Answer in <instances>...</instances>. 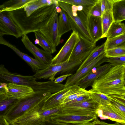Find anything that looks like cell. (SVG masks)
Listing matches in <instances>:
<instances>
[{
	"mask_svg": "<svg viewBox=\"0 0 125 125\" xmlns=\"http://www.w3.org/2000/svg\"><path fill=\"white\" fill-rule=\"evenodd\" d=\"M104 43L96 46L87 57L82 62L77 71H78L90 63L104 52Z\"/></svg>",
	"mask_w": 125,
	"mask_h": 125,
	"instance_id": "cell-27",
	"label": "cell"
},
{
	"mask_svg": "<svg viewBox=\"0 0 125 125\" xmlns=\"http://www.w3.org/2000/svg\"><path fill=\"white\" fill-rule=\"evenodd\" d=\"M83 61L79 60H75L69 61L68 60L59 64H50L45 69L39 70L35 73L33 75L36 80L42 79L54 81L55 76L58 73H62L70 72L79 65Z\"/></svg>",
	"mask_w": 125,
	"mask_h": 125,
	"instance_id": "cell-6",
	"label": "cell"
},
{
	"mask_svg": "<svg viewBox=\"0 0 125 125\" xmlns=\"http://www.w3.org/2000/svg\"><path fill=\"white\" fill-rule=\"evenodd\" d=\"M97 118V117L93 116L60 113L53 115L51 119L60 123L87 125Z\"/></svg>",
	"mask_w": 125,
	"mask_h": 125,
	"instance_id": "cell-18",
	"label": "cell"
},
{
	"mask_svg": "<svg viewBox=\"0 0 125 125\" xmlns=\"http://www.w3.org/2000/svg\"><path fill=\"white\" fill-rule=\"evenodd\" d=\"M125 31V24L121 22L114 21L109 28L105 36L107 40L114 38Z\"/></svg>",
	"mask_w": 125,
	"mask_h": 125,
	"instance_id": "cell-26",
	"label": "cell"
},
{
	"mask_svg": "<svg viewBox=\"0 0 125 125\" xmlns=\"http://www.w3.org/2000/svg\"><path fill=\"white\" fill-rule=\"evenodd\" d=\"M112 66L109 63L105 64L97 67L95 71H92L82 79L75 85L85 89L92 86L94 81L107 72Z\"/></svg>",
	"mask_w": 125,
	"mask_h": 125,
	"instance_id": "cell-19",
	"label": "cell"
},
{
	"mask_svg": "<svg viewBox=\"0 0 125 125\" xmlns=\"http://www.w3.org/2000/svg\"><path fill=\"white\" fill-rule=\"evenodd\" d=\"M72 75V74H68L65 75H62L57 77L54 80V82L56 83H60L62 82L65 80L66 78Z\"/></svg>",
	"mask_w": 125,
	"mask_h": 125,
	"instance_id": "cell-45",
	"label": "cell"
},
{
	"mask_svg": "<svg viewBox=\"0 0 125 125\" xmlns=\"http://www.w3.org/2000/svg\"><path fill=\"white\" fill-rule=\"evenodd\" d=\"M91 98L89 94L81 96L65 104L70 105L75 104L88 100Z\"/></svg>",
	"mask_w": 125,
	"mask_h": 125,
	"instance_id": "cell-42",
	"label": "cell"
},
{
	"mask_svg": "<svg viewBox=\"0 0 125 125\" xmlns=\"http://www.w3.org/2000/svg\"><path fill=\"white\" fill-rule=\"evenodd\" d=\"M100 105L91 98L70 105L62 104L60 107L63 114L97 117L95 111Z\"/></svg>",
	"mask_w": 125,
	"mask_h": 125,
	"instance_id": "cell-7",
	"label": "cell"
},
{
	"mask_svg": "<svg viewBox=\"0 0 125 125\" xmlns=\"http://www.w3.org/2000/svg\"><path fill=\"white\" fill-rule=\"evenodd\" d=\"M22 37V42L26 48L33 55L35 59L47 65L51 64L53 58L51 54L37 48L31 42L27 34H23Z\"/></svg>",
	"mask_w": 125,
	"mask_h": 125,
	"instance_id": "cell-16",
	"label": "cell"
},
{
	"mask_svg": "<svg viewBox=\"0 0 125 125\" xmlns=\"http://www.w3.org/2000/svg\"><path fill=\"white\" fill-rule=\"evenodd\" d=\"M89 91V94L91 98L100 105H104L110 103L111 98L109 95L93 91L90 90Z\"/></svg>",
	"mask_w": 125,
	"mask_h": 125,
	"instance_id": "cell-32",
	"label": "cell"
},
{
	"mask_svg": "<svg viewBox=\"0 0 125 125\" xmlns=\"http://www.w3.org/2000/svg\"><path fill=\"white\" fill-rule=\"evenodd\" d=\"M57 0L59 6L67 13L73 31L77 32L80 37L93 43L87 25L88 14L83 10L78 11L77 16L74 17L72 15V5Z\"/></svg>",
	"mask_w": 125,
	"mask_h": 125,
	"instance_id": "cell-5",
	"label": "cell"
},
{
	"mask_svg": "<svg viewBox=\"0 0 125 125\" xmlns=\"http://www.w3.org/2000/svg\"><path fill=\"white\" fill-rule=\"evenodd\" d=\"M59 6L58 3L56 5V9L57 12L58 13H60L62 9H61Z\"/></svg>",
	"mask_w": 125,
	"mask_h": 125,
	"instance_id": "cell-49",
	"label": "cell"
},
{
	"mask_svg": "<svg viewBox=\"0 0 125 125\" xmlns=\"http://www.w3.org/2000/svg\"><path fill=\"white\" fill-rule=\"evenodd\" d=\"M125 69L123 65L112 66L95 80L90 90L108 95H121L125 93Z\"/></svg>",
	"mask_w": 125,
	"mask_h": 125,
	"instance_id": "cell-2",
	"label": "cell"
},
{
	"mask_svg": "<svg viewBox=\"0 0 125 125\" xmlns=\"http://www.w3.org/2000/svg\"><path fill=\"white\" fill-rule=\"evenodd\" d=\"M80 40L75 46L69 61L79 60L83 62L95 48L94 43L79 36Z\"/></svg>",
	"mask_w": 125,
	"mask_h": 125,
	"instance_id": "cell-13",
	"label": "cell"
},
{
	"mask_svg": "<svg viewBox=\"0 0 125 125\" xmlns=\"http://www.w3.org/2000/svg\"><path fill=\"white\" fill-rule=\"evenodd\" d=\"M9 91L7 94L19 100L30 96L35 93L31 87L13 83H7Z\"/></svg>",
	"mask_w": 125,
	"mask_h": 125,
	"instance_id": "cell-20",
	"label": "cell"
},
{
	"mask_svg": "<svg viewBox=\"0 0 125 125\" xmlns=\"http://www.w3.org/2000/svg\"><path fill=\"white\" fill-rule=\"evenodd\" d=\"M87 125H125V123L116 122L115 123L111 124L101 121L97 118Z\"/></svg>",
	"mask_w": 125,
	"mask_h": 125,
	"instance_id": "cell-43",
	"label": "cell"
},
{
	"mask_svg": "<svg viewBox=\"0 0 125 125\" xmlns=\"http://www.w3.org/2000/svg\"><path fill=\"white\" fill-rule=\"evenodd\" d=\"M95 113L101 119H108L116 122L125 123V115L110 103L99 105Z\"/></svg>",
	"mask_w": 125,
	"mask_h": 125,
	"instance_id": "cell-14",
	"label": "cell"
},
{
	"mask_svg": "<svg viewBox=\"0 0 125 125\" xmlns=\"http://www.w3.org/2000/svg\"><path fill=\"white\" fill-rule=\"evenodd\" d=\"M42 108L39 111V114L41 117L44 119L51 118L53 115L61 112V108L59 107L47 110H44Z\"/></svg>",
	"mask_w": 125,
	"mask_h": 125,
	"instance_id": "cell-34",
	"label": "cell"
},
{
	"mask_svg": "<svg viewBox=\"0 0 125 125\" xmlns=\"http://www.w3.org/2000/svg\"><path fill=\"white\" fill-rule=\"evenodd\" d=\"M9 90L7 83L5 82L0 83V95L7 94Z\"/></svg>",
	"mask_w": 125,
	"mask_h": 125,
	"instance_id": "cell-44",
	"label": "cell"
},
{
	"mask_svg": "<svg viewBox=\"0 0 125 125\" xmlns=\"http://www.w3.org/2000/svg\"><path fill=\"white\" fill-rule=\"evenodd\" d=\"M83 7L81 5H78L77 6V11H81L83 10Z\"/></svg>",
	"mask_w": 125,
	"mask_h": 125,
	"instance_id": "cell-50",
	"label": "cell"
},
{
	"mask_svg": "<svg viewBox=\"0 0 125 125\" xmlns=\"http://www.w3.org/2000/svg\"><path fill=\"white\" fill-rule=\"evenodd\" d=\"M112 13L114 21L125 20V0H114Z\"/></svg>",
	"mask_w": 125,
	"mask_h": 125,
	"instance_id": "cell-23",
	"label": "cell"
},
{
	"mask_svg": "<svg viewBox=\"0 0 125 125\" xmlns=\"http://www.w3.org/2000/svg\"><path fill=\"white\" fill-rule=\"evenodd\" d=\"M0 44L5 45L12 49L28 64L34 72L36 73L39 70L43 69L48 65L44 64L27 54L21 52L16 46L7 41L4 39L2 36L1 35H0Z\"/></svg>",
	"mask_w": 125,
	"mask_h": 125,
	"instance_id": "cell-17",
	"label": "cell"
},
{
	"mask_svg": "<svg viewBox=\"0 0 125 125\" xmlns=\"http://www.w3.org/2000/svg\"><path fill=\"white\" fill-rule=\"evenodd\" d=\"M34 43L36 44H38L39 43V40L37 39H36L34 41Z\"/></svg>",
	"mask_w": 125,
	"mask_h": 125,
	"instance_id": "cell-51",
	"label": "cell"
},
{
	"mask_svg": "<svg viewBox=\"0 0 125 125\" xmlns=\"http://www.w3.org/2000/svg\"><path fill=\"white\" fill-rule=\"evenodd\" d=\"M34 32L35 38L39 40V43L38 44L44 50L51 54L56 51V46L50 42L39 31H36Z\"/></svg>",
	"mask_w": 125,
	"mask_h": 125,
	"instance_id": "cell-29",
	"label": "cell"
},
{
	"mask_svg": "<svg viewBox=\"0 0 125 125\" xmlns=\"http://www.w3.org/2000/svg\"><path fill=\"white\" fill-rule=\"evenodd\" d=\"M110 96L117 101L125 105V98L121 95H113Z\"/></svg>",
	"mask_w": 125,
	"mask_h": 125,
	"instance_id": "cell-46",
	"label": "cell"
},
{
	"mask_svg": "<svg viewBox=\"0 0 125 125\" xmlns=\"http://www.w3.org/2000/svg\"><path fill=\"white\" fill-rule=\"evenodd\" d=\"M10 125H11L10 124Z\"/></svg>",
	"mask_w": 125,
	"mask_h": 125,
	"instance_id": "cell-55",
	"label": "cell"
},
{
	"mask_svg": "<svg viewBox=\"0 0 125 125\" xmlns=\"http://www.w3.org/2000/svg\"><path fill=\"white\" fill-rule=\"evenodd\" d=\"M71 9L73 15L74 17H76L78 15L77 6L72 5L71 6Z\"/></svg>",
	"mask_w": 125,
	"mask_h": 125,
	"instance_id": "cell-48",
	"label": "cell"
},
{
	"mask_svg": "<svg viewBox=\"0 0 125 125\" xmlns=\"http://www.w3.org/2000/svg\"><path fill=\"white\" fill-rule=\"evenodd\" d=\"M106 62L112 66L125 64V56L114 58H106Z\"/></svg>",
	"mask_w": 125,
	"mask_h": 125,
	"instance_id": "cell-38",
	"label": "cell"
},
{
	"mask_svg": "<svg viewBox=\"0 0 125 125\" xmlns=\"http://www.w3.org/2000/svg\"><path fill=\"white\" fill-rule=\"evenodd\" d=\"M40 125H87L85 124L62 123L58 122L51 118L44 119Z\"/></svg>",
	"mask_w": 125,
	"mask_h": 125,
	"instance_id": "cell-40",
	"label": "cell"
},
{
	"mask_svg": "<svg viewBox=\"0 0 125 125\" xmlns=\"http://www.w3.org/2000/svg\"><path fill=\"white\" fill-rule=\"evenodd\" d=\"M109 96L111 98L110 103L125 115V105L118 102Z\"/></svg>",
	"mask_w": 125,
	"mask_h": 125,
	"instance_id": "cell-41",
	"label": "cell"
},
{
	"mask_svg": "<svg viewBox=\"0 0 125 125\" xmlns=\"http://www.w3.org/2000/svg\"><path fill=\"white\" fill-rule=\"evenodd\" d=\"M51 94L50 92L46 91H36L33 95L19 100L4 116L10 124L42 102L45 101Z\"/></svg>",
	"mask_w": 125,
	"mask_h": 125,
	"instance_id": "cell-4",
	"label": "cell"
},
{
	"mask_svg": "<svg viewBox=\"0 0 125 125\" xmlns=\"http://www.w3.org/2000/svg\"><path fill=\"white\" fill-rule=\"evenodd\" d=\"M121 96L125 98V93L123 94Z\"/></svg>",
	"mask_w": 125,
	"mask_h": 125,
	"instance_id": "cell-52",
	"label": "cell"
},
{
	"mask_svg": "<svg viewBox=\"0 0 125 125\" xmlns=\"http://www.w3.org/2000/svg\"><path fill=\"white\" fill-rule=\"evenodd\" d=\"M106 57L104 52L89 64L67 78L64 85V88L76 85L77 83L92 71V69L97 67L106 62Z\"/></svg>",
	"mask_w": 125,
	"mask_h": 125,
	"instance_id": "cell-10",
	"label": "cell"
},
{
	"mask_svg": "<svg viewBox=\"0 0 125 125\" xmlns=\"http://www.w3.org/2000/svg\"><path fill=\"white\" fill-rule=\"evenodd\" d=\"M58 14L56 10L46 25L39 31L56 46L60 44L61 39L58 34Z\"/></svg>",
	"mask_w": 125,
	"mask_h": 125,
	"instance_id": "cell-11",
	"label": "cell"
},
{
	"mask_svg": "<svg viewBox=\"0 0 125 125\" xmlns=\"http://www.w3.org/2000/svg\"><path fill=\"white\" fill-rule=\"evenodd\" d=\"M104 43V51L114 48H125V31L118 36L109 40H106Z\"/></svg>",
	"mask_w": 125,
	"mask_h": 125,
	"instance_id": "cell-28",
	"label": "cell"
},
{
	"mask_svg": "<svg viewBox=\"0 0 125 125\" xmlns=\"http://www.w3.org/2000/svg\"><path fill=\"white\" fill-rule=\"evenodd\" d=\"M102 35L101 38L105 37L106 33L110 26L114 22L112 11L105 12L101 17Z\"/></svg>",
	"mask_w": 125,
	"mask_h": 125,
	"instance_id": "cell-31",
	"label": "cell"
},
{
	"mask_svg": "<svg viewBox=\"0 0 125 125\" xmlns=\"http://www.w3.org/2000/svg\"><path fill=\"white\" fill-rule=\"evenodd\" d=\"M45 101L17 118L10 124L11 125H40L44 119L40 116L39 111L42 108Z\"/></svg>",
	"mask_w": 125,
	"mask_h": 125,
	"instance_id": "cell-15",
	"label": "cell"
},
{
	"mask_svg": "<svg viewBox=\"0 0 125 125\" xmlns=\"http://www.w3.org/2000/svg\"><path fill=\"white\" fill-rule=\"evenodd\" d=\"M36 0H11L4 2L0 6V12L11 11L24 8Z\"/></svg>",
	"mask_w": 125,
	"mask_h": 125,
	"instance_id": "cell-22",
	"label": "cell"
},
{
	"mask_svg": "<svg viewBox=\"0 0 125 125\" xmlns=\"http://www.w3.org/2000/svg\"><path fill=\"white\" fill-rule=\"evenodd\" d=\"M87 23L89 31L93 43H96L101 39L102 35L101 17L88 15Z\"/></svg>",
	"mask_w": 125,
	"mask_h": 125,
	"instance_id": "cell-21",
	"label": "cell"
},
{
	"mask_svg": "<svg viewBox=\"0 0 125 125\" xmlns=\"http://www.w3.org/2000/svg\"><path fill=\"white\" fill-rule=\"evenodd\" d=\"M58 34L59 37L72 30V28L67 13L62 9L58 17Z\"/></svg>",
	"mask_w": 125,
	"mask_h": 125,
	"instance_id": "cell-25",
	"label": "cell"
},
{
	"mask_svg": "<svg viewBox=\"0 0 125 125\" xmlns=\"http://www.w3.org/2000/svg\"><path fill=\"white\" fill-rule=\"evenodd\" d=\"M57 0L50 6L37 10L27 17L24 8L7 11L14 22L21 29L23 34L39 31L45 26L56 10Z\"/></svg>",
	"mask_w": 125,
	"mask_h": 125,
	"instance_id": "cell-1",
	"label": "cell"
},
{
	"mask_svg": "<svg viewBox=\"0 0 125 125\" xmlns=\"http://www.w3.org/2000/svg\"><path fill=\"white\" fill-rule=\"evenodd\" d=\"M19 100L7 94L0 95V116H4Z\"/></svg>",
	"mask_w": 125,
	"mask_h": 125,
	"instance_id": "cell-24",
	"label": "cell"
},
{
	"mask_svg": "<svg viewBox=\"0 0 125 125\" xmlns=\"http://www.w3.org/2000/svg\"><path fill=\"white\" fill-rule=\"evenodd\" d=\"M89 92V90H87L85 89L82 88L80 91L70 95L66 97L63 101L62 104H65L81 96L88 94Z\"/></svg>",
	"mask_w": 125,
	"mask_h": 125,
	"instance_id": "cell-37",
	"label": "cell"
},
{
	"mask_svg": "<svg viewBox=\"0 0 125 125\" xmlns=\"http://www.w3.org/2000/svg\"><path fill=\"white\" fill-rule=\"evenodd\" d=\"M11 35L17 38L23 35L21 29L7 11L0 12V35Z\"/></svg>",
	"mask_w": 125,
	"mask_h": 125,
	"instance_id": "cell-12",
	"label": "cell"
},
{
	"mask_svg": "<svg viewBox=\"0 0 125 125\" xmlns=\"http://www.w3.org/2000/svg\"><path fill=\"white\" fill-rule=\"evenodd\" d=\"M59 1L77 6L81 5L83 7V11L87 14L97 0H59Z\"/></svg>",
	"mask_w": 125,
	"mask_h": 125,
	"instance_id": "cell-30",
	"label": "cell"
},
{
	"mask_svg": "<svg viewBox=\"0 0 125 125\" xmlns=\"http://www.w3.org/2000/svg\"><path fill=\"white\" fill-rule=\"evenodd\" d=\"M0 79L3 82L23 85L32 88L35 91H42L54 93L64 88V85L51 80L39 82L33 75H24L9 72L4 65L0 66Z\"/></svg>",
	"mask_w": 125,
	"mask_h": 125,
	"instance_id": "cell-3",
	"label": "cell"
},
{
	"mask_svg": "<svg viewBox=\"0 0 125 125\" xmlns=\"http://www.w3.org/2000/svg\"><path fill=\"white\" fill-rule=\"evenodd\" d=\"M35 1L31 2L24 8L27 16H29L32 13L37 10L45 6L40 4L36 3Z\"/></svg>",
	"mask_w": 125,
	"mask_h": 125,
	"instance_id": "cell-35",
	"label": "cell"
},
{
	"mask_svg": "<svg viewBox=\"0 0 125 125\" xmlns=\"http://www.w3.org/2000/svg\"><path fill=\"white\" fill-rule=\"evenodd\" d=\"M82 89L78 86L73 85L52 94L45 102L42 109L47 110L59 107L66 97Z\"/></svg>",
	"mask_w": 125,
	"mask_h": 125,
	"instance_id": "cell-8",
	"label": "cell"
},
{
	"mask_svg": "<svg viewBox=\"0 0 125 125\" xmlns=\"http://www.w3.org/2000/svg\"><path fill=\"white\" fill-rule=\"evenodd\" d=\"M107 58H114L125 56V48H117L109 49L104 51Z\"/></svg>",
	"mask_w": 125,
	"mask_h": 125,
	"instance_id": "cell-33",
	"label": "cell"
},
{
	"mask_svg": "<svg viewBox=\"0 0 125 125\" xmlns=\"http://www.w3.org/2000/svg\"></svg>",
	"mask_w": 125,
	"mask_h": 125,
	"instance_id": "cell-54",
	"label": "cell"
},
{
	"mask_svg": "<svg viewBox=\"0 0 125 125\" xmlns=\"http://www.w3.org/2000/svg\"><path fill=\"white\" fill-rule=\"evenodd\" d=\"M10 124L3 116H0V125H10Z\"/></svg>",
	"mask_w": 125,
	"mask_h": 125,
	"instance_id": "cell-47",
	"label": "cell"
},
{
	"mask_svg": "<svg viewBox=\"0 0 125 125\" xmlns=\"http://www.w3.org/2000/svg\"><path fill=\"white\" fill-rule=\"evenodd\" d=\"M114 1V0H101L102 15L107 11H112Z\"/></svg>",
	"mask_w": 125,
	"mask_h": 125,
	"instance_id": "cell-39",
	"label": "cell"
},
{
	"mask_svg": "<svg viewBox=\"0 0 125 125\" xmlns=\"http://www.w3.org/2000/svg\"><path fill=\"white\" fill-rule=\"evenodd\" d=\"M80 40L79 36L76 32L73 31L69 37L56 55L53 57L50 64L63 62L69 60L73 50Z\"/></svg>",
	"mask_w": 125,
	"mask_h": 125,
	"instance_id": "cell-9",
	"label": "cell"
},
{
	"mask_svg": "<svg viewBox=\"0 0 125 125\" xmlns=\"http://www.w3.org/2000/svg\"><path fill=\"white\" fill-rule=\"evenodd\" d=\"M125 69V64L123 65Z\"/></svg>",
	"mask_w": 125,
	"mask_h": 125,
	"instance_id": "cell-53",
	"label": "cell"
},
{
	"mask_svg": "<svg viewBox=\"0 0 125 125\" xmlns=\"http://www.w3.org/2000/svg\"><path fill=\"white\" fill-rule=\"evenodd\" d=\"M88 15L92 16L101 17V0H97L95 4L89 11Z\"/></svg>",
	"mask_w": 125,
	"mask_h": 125,
	"instance_id": "cell-36",
	"label": "cell"
}]
</instances>
